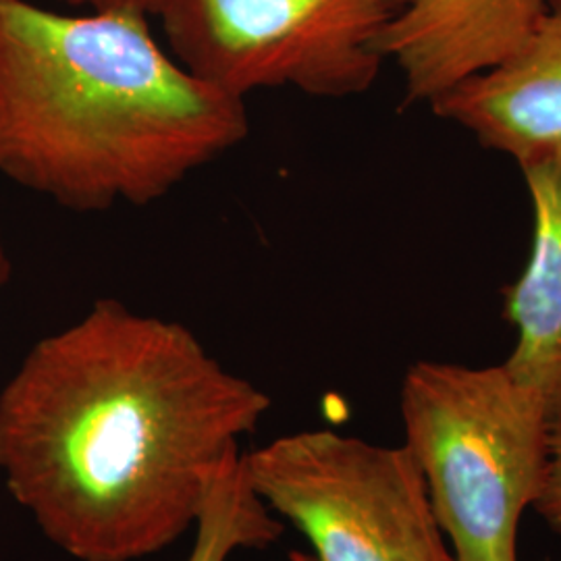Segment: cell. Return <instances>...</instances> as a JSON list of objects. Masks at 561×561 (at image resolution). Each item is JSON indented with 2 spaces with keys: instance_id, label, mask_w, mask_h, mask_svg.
Here are the masks:
<instances>
[{
  "instance_id": "cell-1",
  "label": "cell",
  "mask_w": 561,
  "mask_h": 561,
  "mask_svg": "<svg viewBox=\"0 0 561 561\" xmlns=\"http://www.w3.org/2000/svg\"><path fill=\"white\" fill-rule=\"evenodd\" d=\"M268 408L185 324L102 298L2 387L0 474L69 558L144 560L194 530Z\"/></svg>"
},
{
  "instance_id": "cell-2",
  "label": "cell",
  "mask_w": 561,
  "mask_h": 561,
  "mask_svg": "<svg viewBox=\"0 0 561 561\" xmlns=\"http://www.w3.org/2000/svg\"><path fill=\"white\" fill-rule=\"evenodd\" d=\"M245 101L196 78L150 20L0 0V173L73 213L161 201L248 138Z\"/></svg>"
},
{
  "instance_id": "cell-3",
  "label": "cell",
  "mask_w": 561,
  "mask_h": 561,
  "mask_svg": "<svg viewBox=\"0 0 561 561\" xmlns=\"http://www.w3.org/2000/svg\"><path fill=\"white\" fill-rule=\"evenodd\" d=\"M405 447L456 561H518L522 514L551 461L542 401L500 366L414 362L401 382Z\"/></svg>"
},
{
  "instance_id": "cell-4",
  "label": "cell",
  "mask_w": 561,
  "mask_h": 561,
  "mask_svg": "<svg viewBox=\"0 0 561 561\" xmlns=\"http://www.w3.org/2000/svg\"><path fill=\"white\" fill-rule=\"evenodd\" d=\"M401 2L169 0L159 20L169 53L236 99L271 88L350 99L379 80L382 32Z\"/></svg>"
},
{
  "instance_id": "cell-5",
  "label": "cell",
  "mask_w": 561,
  "mask_h": 561,
  "mask_svg": "<svg viewBox=\"0 0 561 561\" xmlns=\"http://www.w3.org/2000/svg\"><path fill=\"white\" fill-rule=\"evenodd\" d=\"M264 505L291 522L314 561H456L412 451L331 428L243 451Z\"/></svg>"
},
{
  "instance_id": "cell-6",
  "label": "cell",
  "mask_w": 561,
  "mask_h": 561,
  "mask_svg": "<svg viewBox=\"0 0 561 561\" xmlns=\"http://www.w3.org/2000/svg\"><path fill=\"white\" fill-rule=\"evenodd\" d=\"M549 0H403L381 53L403 78L405 104H431L461 81L510 59Z\"/></svg>"
},
{
  "instance_id": "cell-7",
  "label": "cell",
  "mask_w": 561,
  "mask_h": 561,
  "mask_svg": "<svg viewBox=\"0 0 561 561\" xmlns=\"http://www.w3.org/2000/svg\"><path fill=\"white\" fill-rule=\"evenodd\" d=\"M428 106L518 164L561 150V0H549L539 25L510 59Z\"/></svg>"
},
{
  "instance_id": "cell-8",
  "label": "cell",
  "mask_w": 561,
  "mask_h": 561,
  "mask_svg": "<svg viewBox=\"0 0 561 561\" xmlns=\"http://www.w3.org/2000/svg\"><path fill=\"white\" fill-rule=\"evenodd\" d=\"M533 204V252L520 279L505 287L503 317L518 343L503 362L507 375L561 426V150L520 164Z\"/></svg>"
},
{
  "instance_id": "cell-9",
  "label": "cell",
  "mask_w": 561,
  "mask_h": 561,
  "mask_svg": "<svg viewBox=\"0 0 561 561\" xmlns=\"http://www.w3.org/2000/svg\"><path fill=\"white\" fill-rule=\"evenodd\" d=\"M275 516L248 481L243 451L222 463L208 502L194 526V545L183 561H229L243 549H266L283 535Z\"/></svg>"
},
{
  "instance_id": "cell-10",
  "label": "cell",
  "mask_w": 561,
  "mask_h": 561,
  "mask_svg": "<svg viewBox=\"0 0 561 561\" xmlns=\"http://www.w3.org/2000/svg\"><path fill=\"white\" fill-rule=\"evenodd\" d=\"M533 507L556 535H561V426L551 435V461L547 479Z\"/></svg>"
},
{
  "instance_id": "cell-11",
  "label": "cell",
  "mask_w": 561,
  "mask_h": 561,
  "mask_svg": "<svg viewBox=\"0 0 561 561\" xmlns=\"http://www.w3.org/2000/svg\"><path fill=\"white\" fill-rule=\"evenodd\" d=\"M69 7H80L85 11H123L138 13L148 20L159 18L169 0H57Z\"/></svg>"
},
{
  "instance_id": "cell-12",
  "label": "cell",
  "mask_w": 561,
  "mask_h": 561,
  "mask_svg": "<svg viewBox=\"0 0 561 561\" xmlns=\"http://www.w3.org/2000/svg\"><path fill=\"white\" fill-rule=\"evenodd\" d=\"M9 279H11V259H9L4 238H2V229H0V291L4 289Z\"/></svg>"
},
{
  "instance_id": "cell-13",
  "label": "cell",
  "mask_w": 561,
  "mask_h": 561,
  "mask_svg": "<svg viewBox=\"0 0 561 561\" xmlns=\"http://www.w3.org/2000/svg\"><path fill=\"white\" fill-rule=\"evenodd\" d=\"M289 561H314V558H310V556H306L301 551H291L289 553Z\"/></svg>"
}]
</instances>
